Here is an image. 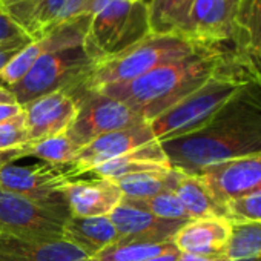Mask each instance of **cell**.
I'll use <instances>...</instances> for the list:
<instances>
[{"instance_id": "cell-1", "label": "cell", "mask_w": 261, "mask_h": 261, "mask_svg": "<svg viewBox=\"0 0 261 261\" xmlns=\"http://www.w3.org/2000/svg\"><path fill=\"white\" fill-rule=\"evenodd\" d=\"M160 146L172 169L191 175L261 154V68L206 124Z\"/></svg>"}, {"instance_id": "cell-2", "label": "cell", "mask_w": 261, "mask_h": 261, "mask_svg": "<svg viewBox=\"0 0 261 261\" xmlns=\"http://www.w3.org/2000/svg\"><path fill=\"white\" fill-rule=\"evenodd\" d=\"M233 53L237 51L207 48L159 66L133 82L97 91L123 101L145 121H151L204 85Z\"/></svg>"}, {"instance_id": "cell-3", "label": "cell", "mask_w": 261, "mask_h": 261, "mask_svg": "<svg viewBox=\"0 0 261 261\" xmlns=\"http://www.w3.org/2000/svg\"><path fill=\"white\" fill-rule=\"evenodd\" d=\"M259 68L261 62L253 56L233 53L204 85L149 121L155 140L160 143L178 139L206 124Z\"/></svg>"}, {"instance_id": "cell-4", "label": "cell", "mask_w": 261, "mask_h": 261, "mask_svg": "<svg viewBox=\"0 0 261 261\" xmlns=\"http://www.w3.org/2000/svg\"><path fill=\"white\" fill-rule=\"evenodd\" d=\"M85 48L98 63L152 34L146 0H91Z\"/></svg>"}, {"instance_id": "cell-5", "label": "cell", "mask_w": 261, "mask_h": 261, "mask_svg": "<svg viewBox=\"0 0 261 261\" xmlns=\"http://www.w3.org/2000/svg\"><path fill=\"white\" fill-rule=\"evenodd\" d=\"M212 46L195 43L177 34H151L126 51L101 60L86 80L79 85L85 89H101L112 85L133 82L159 66L185 59Z\"/></svg>"}, {"instance_id": "cell-6", "label": "cell", "mask_w": 261, "mask_h": 261, "mask_svg": "<svg viewBox=\"0 0 261 261\" xmlns=\"http://www.w3.org/2000/svg\"><path fill=\"white\" fill-rule=\"evenodd\" d=\"M252 2L253 0H195L180 36L204 46L247 53V25Z\"/></svg>"}, {"instance_id": "cell-7", "label": "cell", "mask_w": 261, "mask_h": 261, "mask_svg": "<svg viewBox=\"0 0 261 261\" xmlns=\"http://www.w3.org/2000/svg\"><path fill=\"white\" fill-rule=\"evenodd\" d=\"M97 62L83 45L68 46L39 59L22 80L8 89L23 106L42 95L56 91H71L82 85Z\"/></svg>"}, {"instance_id": "cell-8", "label": "cell", "mask_w": 261, "mask_h": 261, "mask_svg": "<svg viewBox=\"0 0 261 261\" xmlns=\"http://www.w3.org/2000/svg\"><path fill=\"white\" fill-rule=\"evenodd\" d=\"M74 175L68 165L54 166L48 163L0 169V189L17 194L54 215L63 224L71 218L69 204L63 188Z\"/></svg>"}, {"instance_id": "cell-9", "label": "cell", "mask_w": 261, "mask_h": 261, "mask_svg": "<svg viewBox=\"0 0 261 261\" xmlns=\"http://www.w3.org/2000/svg\"><path fill=\"white\" fill-rule=\"evenodd\" d=\"M68 92L77 100L79 109L66 134L80 149L100 136L145 123L127 105L100 91L77 86Z\"/></svg>"}, {"instance_id": "cell-10", "label": "cell", "mask_w": 261, "mask_h": 261, "mask_svg": "<svg viewBox=\"0 0 261 261\" xmlns=\"http://www.w3.org/2000/svg\"><path fill=\"white\" fill-rule=\"evenodd\" d=\"M0 235L63 240V223L25 197L0 189Z\"/></svg>"}, {"instance_id": "cell-11", "label": "cell", "mask_w": 261, "mask_h": 261, "mask_svg": "<svg viewBox=\"0 0 261 261\" xmlns=\"http://www.w3.org/2000/svg\"><path fill=\"white\" fill-rule=\"evenodd\" d=\"M91 16H82L72 19L49 33L31 40L17 56H14L10 63L0 72V85L10 88L25 77V74L33 68V65L43 56L75 45H83L89 28Z\"/></svg>"}, {"instance_id": "cell-12", "label": "cell", "mask_w": 261, "mask_h": 261, "mask_svg": "<svg viewBox=\"0 0 261 261\" xmlns=\"http://www.w3.org/2000/svg\"><path fill=\"white\" fill-rule=\"evenodd\" d=\"M157 142L149 121L130 126L126 129L114 130L105 134L83 146L75 159L68 165L74 178H79L85 174H89L94 168L115 160L137 148L146 146Z\"/></svg>"}, {"instance_id": "cell-13", "label": "cell", "mask_w": 261, "mask_h": 261, "mask_svg": "<svg viewBox=\"0 0 261 261\" xmlns=\"http://www.w3.org/2000/svg\"><path fill=\"white\" fill-rule=\"evenodd\" d=\"M109 218L121 240L134 243L172 241L177 230L186 223L159 218L145 206V201L130 200L126 197H123Z\"/></svg>"}, {"instance_id": "cell-14", "label": "cell", "mask_w": 261, "mask_h": 261, "mask_svg": "<svg viewBox=\"0 0 261 261\" xmlns=\"http://www.w3.org/2000/svg\"><path fill=\"white\" fill-rule=\"evenodd\" d=\"M30 143L65 134L77 115V100L68 91L42 95L22 106Z\"/></svg>"}, {"instance_id": "cell-15", "label": "cell", "mask_w": 261, "mask_h": 261, "mask_svg": "<svg viewBox=\"0 0 261 261\" xmlns=\"http://www.w3.org/2000/svg\"><path fill=\"white\" fill-rule=\"evenodd\" d=\"M91 0H31L5 11L34 40L82 16H89Z\"/></svg>"}, {"instance_id": "cell-16", "label": "cell", "mask_w": 261, "mask_h": 261, "mask_svg": "<svg viewBox=\"0 0 261 261\" xmlns=\"http://www.w3.org/2000/svg\"><path fill=\"white\" fill-rule=\"evenodd\" d=\"M214 197L226 206L227 201L261 192V154L211 166L200 174Z\"/></svg>"}, {"instance_id": "cell-17", "label": "cell", "mask_w": 261, "mask_h": 261, "mask_svg": "<svg viewBox=\"0 0 261 261\" xmlns=\"http://www.w3.org/2000/svg\"><path fill=\"white\" fill-rule=\"evenodd\" d=\"M71 217H108L123 200V192L109 178H74L63 188Z\"/></svg>"}, {"instance_id": "cell-18", "label": "cell", "mask_w": 261, "mask_h": 261, "mask_svg": "<svg viewBox=\"0 0 261 261\" xmlns=\"http://www.w3.org/2000/svg\"><path fill=\"white\" fill-rule=\"evenodd\" d=\"M233 232L229 218H195L186 221L174 235L172 243L180 253L209 256L226 253Z\"/></svg>"}, {"instance_id": "cell-19", "label": "cell", "mask_w": 261, "mask_h": 261, "mask_svg": "<svg viewBox=\"0 0 261 261\" xmlns=\"http://www.w3.org/2000/svg\"><path fill=\"white\" fill-rule=\"evenodd\" d=\"M88 255L66 240H27L0 235V261H85Z\"/></svg>"}, {"instance_id": "cell-20", "label": "cell", "mask_w": 261, "mask_h": 261, "mask_svg": "<svg viewBox=\"0 0 261 261\" xmlns=\"http://www.w3.org/2000/svg\"><path fill=\"white\" fill-rule=\"evenodd\" d=\"M63 240L83 250L88 258L121 240L108 217H71L63 224Z\"/></svg>"}, {"instance_id": "cell-21", "label": "cell", "mask_w": 261, "mask_h": 261, "mask_svg": "<svg viewBox=\"0 0 261 261\" xmlns=\"http://www.w3.org/2000/svg\"><path fill=\"white\" fill-rule=\"evenodd\" d=\"M171 169L166 155L159 142L137 148L115 160L106 162L94 168L89 174L100 178L117 180L126 175L142 174V172H159Z\"/></svg>"}, {"instance_id": "cell-22", "label": "cell", "mask_w": 261, "mask_h": 261, "mask_svg": "<svg viewBox=\"0 0 261 261\" xmlns=\"http://www.w3.org/2000/svg\"><path fill=\"white\" fill-rule=\"evenodd\" d=\"M172 191L177 194L192 220L217 217L227 218L226 206L214 197L201 175H191L178 171V178Z\"/></svg>"}, {"instance_id": "cell-23", "label": "cell", "mask_w": 261, "mask_h": 261, "mask_svg": "<svg viewBox=\"0 0 261 261\" xmlns=\"http://www.w3.org/2000/svg\"><path fill=\"white\" fill-rule=\"evenodd\" d=\"M178 178V171L168 169L159 172H142L133 174L121 178L114 180L123 192V197L130 200H140L146 201L157 194L174 189V185Z\"/></svg>"}, {"instance_id": "cell-24", "label": "cell", "mask_w": 261, "mask_h": 261, "mask_svg": "<svg viewBox=\"0 0 261 261\" xmlns=\"http://www.w3.org/2000/svg\"><path fill=\"white\" fill-rule=\"evenodd\" d=\"M195 0H149V23L152 34L180 36Z\"/></svg>"}, {"instance_id": "cell-25", "label": "cell", "mask_w": 261, "mask_h": 261, "mask_svg": "<svg viewBox=\"0 0 261 261\" xmlns=\"http://www.w3.org/2000/svg\"><path fill=\"white\" fill-rule=\"evenodd\" d=\"M172 241L166 243H134L120 240L118 243L109 246L108 249L98 252L97 255L85 261H146L160 253L174 249Z\"/></svg>"}, {"instance_id": "cell-26", "label": "cell", "mask_w": 261, "mask_h": 261, "mask_svg": "<svg viewBox=\"0 0 261 261\" xmlns=\"http://www.w3.org/2000/svg\"><path fill=\"white\" fill-rule=\"evenodd\" d=\"M226 253L235 261H261V221L233 223Z\"/></svg>"}, {"instance_id": "cell-27", "label": "cell", "mask_w": 261, "mask_h": 261, "mask_svg": "<svg viewBox=\"0 0 261 261\" xmlns=\"http://www.w3.org/2000/svg\"><path fill=\"white\" fill-rule=\"evenodd\" d=\"M79 151L80 148L65 133L36 143H30L27 157H36L43 163L54 166H65L75 159Z\"/></svg>"}, {"instance_id": "cell-28", "label": "cell", "mask_w": 261, "mask_h": 261, "mask_svg": "<svg viewBox=\"0 0 261 261\" xmlns=\"http://www.w3.org/2000/svg\"><path fill=\"white\" fill-rule=\"evenodd\" d=\"M145 206L159 218L171 220V221H189L192 220L181 204L180 198L172 189L163 191L155 197L145 201Z\"/></svg>"}, {"instance_id": "cell-29", "label": "cell", "mask_w": 261, "mask_h": 261, "mask_svg": "<svg viewBox=\"0 0 261 261\" xmlns=\"http://www.w3.org/2000/svg\"><path fill=\"white\" fill-rule=\"evenodd\" d=\"M30 143L27 118L22 109L20 114L0 121V151H10L16 148H22Z\"/></svg>"}, {"instance_id": "cell-30", "label": "cell", "mask_w": 261, "mask_h": 261, "mask_svg": "<svg viewBox=\"0 0 261 261\" xmlns=\"http://www.w3.org/2000/svg\"><path fill=\"white\" fill-rule=\"evenodd\" d=\"M227 218L232 223L261 221V192L233 198L226 203Z\"/></svg>"}, {"instance_id": "cell-31", "label": "cell", "mask_w": 261, "mask_h": 261, "mask_svg": "<svg viewBox=\"0 0 261 261\" xmlns=\"http://www.w3.org/2000/svg\"><path fill=\"white\" fill-rule=\"evenodd\" d=\"M247 53L261 62V0H253L247 25Z\"/></svg>"}, {"instance_id": "cell-32", "label": "cell", "mask_w": 261, "mask_h": 261, "mask_svg": "<svg viewBox=\"0 0 261 261\" xmlns=\"http://www.w3.org/2000/svg\"><path fill=\"white\" fill-rule=\"evenodd\" d=\"M25 39H31V37L11 19V16L2 7H0V43L25 40Z\"/></svg>"}, {"instance_id": "cell-33", "label": "cell", "mask_w": 261, "mask_h": 261, "mask_svg": "<svg viewBox=\"0 0 261 261\" xmlns=\"http://www.w3.org/2000/svg\"><path fill=\"white\" fill-rule=\"evenodd\" d=\"M31 39L25 40H14V42H7V43H0V72L4 71V68L10 63V60L17 56L28 43Z\"/></svg>"}, {"instance_id": "cell-34", "label": "cell", "mask_w": 261, "mask_h": 261, "mask_svg": "<svg viewBox=\"0 0 261 261\" xmlns=\"http://www.w3.org/2000/svg\"><path fill=\"white\" fill-rule=\"evenodd\" d=\"M28 146H30V143L22 148H16V149H10V151H0V169L11 165L14 160L27 157Z\"/></svg>"}, {"instance_id": "cell-35", "label": "cell", "mask_w": 261, "mask_h": 261, "mask_svg": "<svg viewBox=\"0 0 261 261\" xmlns=\"http://www.w3.org/2000/svg\"><path fill=\"white\" fill-rule=\"evenodd\" d=\"M177 261H235L230 258L227 253H220V255H209V256H198V255H188V253H180Z\"/></svg>"}, {"instance_id": "cell-36", "label": "cell", "mask_w": 261, "mask_h": 261, "mask_svg": "<svg viewBox=\"0 0 261 261\" xmlns=\"http://www.w3.org/2000/svg\"><path fill=\"white\" fill-rule=\"evenodd\" d=\"M22 106L19 103H7V105H0V121H5L17 114L22 112Z\"/></svg>"}, {"instance_id": "cell-37", "label": "cell", "mask_w": 261, "mask_h": 261, "mask_svg": "<svg viewBox=\"0 0 261 261\" xmlns=\"http://www.w3.org/2000/svg\"><path fill=\"white\" fill-rule=\"evenodd\" d=\"M7 103H17V101L8 88L0 85V105H7Z\"/></svg>"}, {"instance_id": "cell-38", "label": "cell", "mask_w": 261, "mask_h": 261, "mask_svg": "<svg viewBox=\"0 0 261 261\" xmlns=\"http://www.w3.org/2000/svg\"><path fill=\"white\" fill-rule=\"evenodd\" d=\"M27 2H31V0H0V7H2L4 10H7L10 7L20 5V4H27Z\"/></svg>"}]
</instances>
